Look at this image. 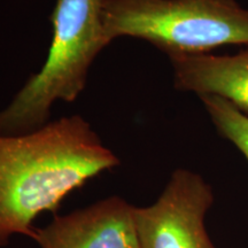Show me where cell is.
Listing matches in <instances>:
<instances>
[{
	"mask_svg": "<svg viewBox=\"0 0 248 248\" xmlns=\"http://www.w3.org/2000/svg\"><path fill=\"white\" fill-rule=\"evenodd\" d=\"M104 26L110 43L132 37L167 55L248 45V9L235 0H105Z\"/></svg>",
	"mask_w": 248,
	"mask_h": 248,
	"instance_id": "obj_3",
	"label": "cell"
},
{
	"mask_svg": "<svg viewBox=\"0 0 248 248\" xmlns=\"http://www.w3.org/2000/svg\"><path fill=\"white\" fill-rule=\"evenodd\" d=\"M119 164L79 115L0 135V247L14 234L32 238L37 216L55 212L70 193Z\"/></svg>",
	"mask_w": 248,
	"mask_h": 248,
	"instance_id": "obj_1",
	"label": "cell"
},
{
	"mask_svg": "<svg viewBox=\"0 0 248 248\" xmlns=\"http://www.w3.org/2000/svg\"><path fill=\"white\" fill-rule=\"evenodd\" d=\"M173 84L198 95H218L248 115V49L234 55L171 54Z\"/></svg>",
	"mask_w": 248,
	"mask_h": 248,
	"instance_id": "obj_6",
	"label": "cell"
},
{
	"mask_svg": "<svg viewBox=\"0 0 248 248\" xmlns=\"http://www.w3.org/2000/svg\"><path fill=\"white\" fill-rule=\"evenodd\" d=\"M32 239L40 248H140L135 207L116 195L57 216Z\"/></svg>",
	"mask_w": 248,
	"mask_h": 248,
	"instance_id": "obj_5",
	"label": "cell"
},
{
	"mask_svg": "<svg viewBox=\"0 0 248 248\" xmlns=\"http://www.w3.org/2000/svg\"><path fill=\"white\" fill-rule=\"evenodd\" d=\"M199 98L219 135L233 142L248 160V115L218 95H200Z\"/></svg>",
	"mask_w": 248,
	"mask_h": 248,
	"instance_id": "obj_7",
	"label": "cell"
},
{
	"mask_svg": "<svg viewBox=\"0 0 248 248\" xmlns=\"http://www.w3.org/2000/svg\"><path fill=\"white\" fill-rule=\"evenodd\" d=\"M213 201L212 187L200 175L173 171L153 204L135 207L140 248H216L204 226Z\"/></svg>",
	"mask_w": 248,
	"mask_h": 248,
	"instance_id": "obj_4",
	"label": "cell"
},
{
	"mask_svg": "<svg viewBox=\"0 0 248 248\" xmlns=\"http://www.w3.org/2000/svg\"><path fill=\"white\" fill-rule=\"evenodd\" d=\"M104 4L105 0H57L47 58L0 110V135L33 131L47 123L55 102L78 98L93 61L110 44L104 26Z\"/></svg>",
	"mask_w": 248,
	"mask_h": 248,
	"instance_id": "obj_2",
	"label": "cell"
}]
</instances>
